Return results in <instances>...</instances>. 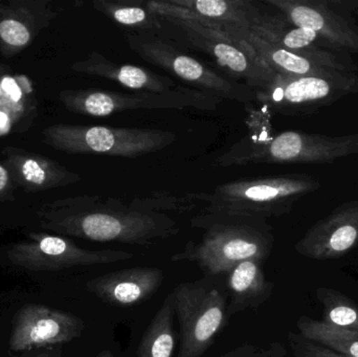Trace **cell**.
<instances>
[{
	"mask_svg": "<svg viewBox=\"0 0 358 357\" xmlns=\"http://www.w3.org/2000/svg\"><path fill=\"white\" fill-rule=\"evenodd\" d=\"M63 106L71 112L94 117H106L136 109H185L216 110L221 99L200 90L181 87L174 92H113L103 89H66L59 94Z\"/></svg>",
	"mask_w": 358,
	"mask_h": 357,
	"instance_id": "6",
	"label": "cell"
},
{
	"mask_svg": "<svg viewBox=\"0 0 358 357\" xmlns=\"http://www.w3.org/2000/svg\"><path fill=\"white\" fill-rule=\"evenodd\" d=\"M206 22L224 27L257 29L264 27L248 0H168Z\"/></svg>",
	"mask_w": 358,
	"mask_h": 357,
	"instance_id": "15",
	"label": "cell"
},
{
	"mask_svg": "<svg viewBox=\"0 0 358 357\" xmlns=\"http://www.w3.org/2000/svg\"><path fill=\"white\" fill-rule=\"evenodd\" d=\"M277 356V348L271 346L268 349L252 345H242L219 357H273Z\"/></svg>",
	"mask_w": 358,
	"mask_h": 357,
	"instance_id": "24",
	"label": "cell"
},
{
	"mask_svg": "<svg viewBox=\"0 0 358 357\" xmlns=\"http://www.w3.org/2000/svg\"><path fill=\"white\" fill-rule=\"evenodd\" d=\"M305 339L348 357H358V333L302 316L296 323Z\"/></svg>",
	"mask_w": 358,
	"mask_h": 357,
	"instance_id": "17",
	"label": "cell"
},
{
	"mask_svg": "<svg viewBox=\"0 0 358 357\" xmlns=\"http://www.w3.org/2000/svg\"><path fill=\"white\" fill-rule=\"evenodd\" d=\"M319 299L324 304L323 322L338 328L358 333V307L338 293L321 291Z\"/></svg>",
	"mask_w": 358,
	"mask_h": 357,
	"instance_id": "20",
	"label": "cell"
},
{
	"mask_svg": "<svg viewBox=\"0 0 358 357\" xmlns=\"http://www.w3.org/2000/svg\"><path fill=\"white\" fill-rule=\"evenodd\" d=\"M58 15L50 0L0 1V54L10 58L29 48Z\"/></svg>",
	"mask_w": 358,
	"mask_h": 357,
	"instance_id": "10",
	"label": "cell"
},
{
	"mask_svg": "<svg viewBox=\"0 0 358 357\" xmlns=\"http://www.w3.org/2000/svg\"><path fill=\"white\" fill-rule=\"evenodd\" d=\"M191 226L203 231L201 238L189 241L171 261L195 263L206 276L227 275L245 260L263 263L273 247L263 218L203 210L192 218Z\"/></svg>",
	"mask_w": 358,
	"mask_h": 357,
	"instance_id": "2",
	"label": "cell"
},
{
	"mask_svg": "<svg viewBox=\"0 0 358 357\" xmlns=\"http://www.w3.org/2000/svg\"><path fill=\"white\" fill-rule=\"evenodd\" d=\"M96 357H115V356H113V354L110 350L107 349L101 351Z\"/></svg>",
	"mask_w": 358,
	"mask_h": 357,
	"instance_id": "27",
	"label": "cell"
},
{
	"mask_svg": "<svg viewBox=\"0 0 358 357\" xmlns=\"http://www.w3.org/2000/svg\"><path fill=\"white\" fill-rule=\"evenodd\" d=\"M85 324L75 314L40 304H27L15 314L10 350L27 351L69 343L81 337Z\"/></svg>",
	"mask_w": 358,
	"mask_h": 357,
	"instance_id": "9",
	"label": "cell"
},
{
	"mask_svg": "<svg viewBox=\"0 0 358 357\" xmlns=\"http://www.w3.org/2000/svg\"><path fill=\"white\" fill-rule=\"evenodd\" d=\"M6 257L13 265L31 272H58L76 266L105 265L134 257L125 251H90L59 235L29 233L27 239L8 247Z\"/></svg>",
	"mask_w": 358,
	"mask_h": 357,
	"instance_id": "8",
	"label": "cell"
},
{
	"mask_svg": "<svg viewBox=\"0 0 358 357\" xmlns=\"http://www.w3.org/2000/svg\"><path fill=\"white\" fill-rule=\"evenodd\" d=\"M315 38H317V31L298 27V29H292L289 33L286 34L282 43L285 48H290V50H299V48L309 45Z\"/></svg>",
	"mask_w": 358,
	"mask_h": 357,
	"instance_id": "23",
	"label": "cell"
},
{
	"mask_svg": "<svg viewBox=\"0 0 358 357\" xmlns=\"http://www.w3.org/2000/svg\"><path fill=\"white\" fill-rule=\"evenodd\" d=\"M35 357H71L69 356H64L60 350L58 349H50L46 350L45 352H42V354H38Z\"/></svg>",
	"mask_w": 358,
	"mask_h": 357,
	"instance_id": "26",
	"label": "cell"
},
{
	"mask_svg": "<svg viewBox=\"0 0 358 357\" xmlns=\"http://www.w3.org/2000/svg\"><path fill=\"white\" fill-rule=\"evenodd\" d=\"M261 264L256 260H245L227 272L229 318L244 310L260 307L273 293V283L267 280Z\"/></svg>",
	"mask_w": 358,
	"mask_h": 357,
	"instance_id": "14",
	"label": "cell"
},
{
	"mask_svg": "<svg viewBox=\"0 0 358 357\" xmlns=\"http://www.w3.org/2000/svg\"><path fill=\"white\" fill-rule=\"evenodd\" d=\"M44 144L67 154H96L136 159L173 144L174 132L148 128L56 124L42 132Z\"/></svg>",
	"mask_w": 358,
	"mask_h": 357,
	"instance_id": "4",
	"label": "cell"
},
{
	"mask_svg": "<svg viewBox=\"0 0 358 357\" xmlns=\"http://www.w3.org/2000/svg\"><path fill=\"white\" fill-rule=\"evenodd\" d=\"M164 280L165 274L159 268H126L92 279L86 289L108 305L134 307L157 293Z\"/></svg>",
	"mask_w": 358,
	"mask_h": 357,
	"instance_id": "11",
	"label": "cell"
},
{
	"mask_svg": "<svg viewBox=\"0 0 358 357\" xmlns=\"http://www.w3.org/2000/svg\"><path fill=\"white\" fill-rule=\"evenodd\" d=\"M174 316L176 312L169 293L141 339L138 357H173L176 344Z\"/></svg>",
	"mask_w": 358,
	"mask_h": 357,
	"instance_id": "16",
	"label": "cell"
},
{
	"mask_svg": "<svg viewBox=\"0 0 358 357\" xmlns=\"http://www.w3.org/2000/svg\"><path fill=\"white\" fill-rule=\"evenodd\" d=\"M289 15L292 22L302 29L317 31L323 29L324 24H325V20L322 15L307 6H294L290 10Z\"/></svg>",
	"mask_w": 358,
	"mask_h": 357,
	"instance_id": "22",
	"label": "cell"
},
{
	"mask_svg": "<svg viewBox=\"0 0 358 357\" xmlns=\"http://www.w3.org/2000/svg\"><path fill=\"white\" fill-rule=\"evenodd\" d=\"M16 187L8 168L0 161V203L15 201L14 190Z\"/></svg>",
	"mask_w": 358,
	"mask_h": 357,
	"instance_id": "25",
	"label": "cell"
},
{
	"mask_svg": "<svg viewBox=\"0 0 358 357\" xmlns=\"http://www.w3.org/2000/svg\"><path fill=\"white\" fill-rule=\"evenodd\" d=\"M71 68L77 73L105 78L138 92L164 94L182 87L171 78L159 75L138 65L117 64L96 50L90 52L84 60L73 63Z\"/></svg>",
	"mask_w": 358,
	"mask_h": 357,
	"instance_id": "13",
	"label": "cell"
},
{
	"mask_svg": "<svg viewBox=\"0 0 358 357\" xmlns=\"http://www.w3.org/2000/svg\"><path fill=\"white\" fill-rule=\"evenodd\" d=\"M94 10L102 13L122 27L143 31L162 29L161 17L149 8L147 1L94 0Z\"/></svg>",
	"mask_w": 358,
	"mask_h": 357,
	"instance_id": "18",
	"label": "cell"
},
{
	"mask_svg": "<svg viewBox=\"0 0 358 357\" xmlns=\"http://www.w3.org/2000/svg\"><path fill=\"white\" fill-rule=\"evenodd\" d=\"M2 157L15 184L27 192L62 188L81 180L80 174L69 171L58 161L24 149L6 147Z\"/></svg>",
	"mask_w": 358,
	"mask_h": 357,
	"instance_id": "12",
	"label": "cell"
},
{
	"mask_svg": "<svg viewBox=\"0 0 358 357\" xmlns=\"http://www.w3.org/2000/svg\"><path fill=\"white\" fill-rule=\"evenodd\" d=\"M40 226L59 236L96 242L149 247L180 232L166 213L126 205L119 199L83 195L44 203L37 211Z\"/></svg>",
	"mask_w": 358,
	"mask_h": 357,
	"instance_id": "1",
	"label": "cell"
},
{
	"mask_svg": "<svg viewBox=\"0 0 358 357\" xmlns=\"http://www.w3.org/2000/svg\"><path fill=\"white\" fill-rule=\"evenodd\" d=\"M288 342L296 357H348L313 343L296 333H288Z\"/></svg>",
	"mask_w": 358,
	"mask_h": 357,
	"instance_id": "21",
	"label": "cell"
},
{
	"mask_svg": "<svg viewBox=\"0 0 358 357\" xmlns=\"http://www.w3.org/2000/svg\"><path fill=\"white\" fill-rule=\"evenodd\" d=\"M179 323L178 357H201L227 323V297L210 283L183 282L171 293Z\"/></svg>",
	"mask_w": 358,
	"mask_h": 357,
	"instance_id": "5",
	"label": "cell"
},
{
	"mask_svg": "<svg viewBox=\"0 0 358 357\" xmlns=\"http://www.w3.org/2000/svg\"><path fill=\"white\" fill-rule=\"evenodd\" d=\"M147 4L161 19L178 27L192 48L212 57L227 75L243 80L250 88L266 85L271 68L243 42L167 0H153Z\"/></svg>",
	"mask_w": 358,
	"mask_h": 357,
	"instance_id": "3",
	"label": "cell"
},
{
	"mask_svg": "<svg viewBox=\"0 0 358 357\" xmlns=\"http://www.w3.org/2000/svg\"><path fill=\"white\" fill-rule=\"evenodd\" d=\"M129 48L143 60L159 67L194 86L200 92L216 98L250 103L252 90L217 73L197 59L183 54L169 42L149 35H128Z\"/></svg>",
	"mask_w": 358,
	"mask_h": 357,
	"instance_id": "7",
	"label": "cell"
},
{
	"mask_svg": "<svg viewBox=\"0 0 358 357\" xmlns=\"http://www.w3.org/2000/svg\"><path fill=\"white\" fill-rule=\"evenodd\" d=\"M329 92L327 82L317 78H301L290 82L285 87L273 88L271 92H260L257 98L261 101L271 99L273 102L287 101L289 103H302L305 101L324 98Z\"/></svg>",
	"mask_w": 358,
	"mask_h": 357,
	"instance_id": "19",
	"label": "cell"
}]
</instances>
